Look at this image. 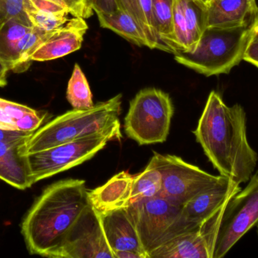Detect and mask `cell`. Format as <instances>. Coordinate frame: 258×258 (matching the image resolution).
<instances>
[{
	"label": "cell",
	"instance_id": "1",
	"mask_svg": "<svg viewBox=\"0 0 258 258\" xmlns=\"http://www.w3.org/2000/svg\"><path fill=\"white\" fill-rule=\"evenodd\" d=\"M246 121L242 106L230 107L218 92L212 91L194 131L220 175L239 185L249 181L258 161L248 142Z\"/></svg>",
	"mask_w": 258,
	"mask_h": 258
},
{
	"label": "cell",
	"instance_id": "2",
	"mask_svg": "<svg viewBox=\"0 0 258 258\" xmlns=\"http://www.w3.org/2000/svg\"><path fill=\"white\" fill-rule=\"evenodd\" d=\"M89 204L84 180H61L47 187L21 223V234L30 254L52 257Z\"/></svg>",
	"mask_w": 258,
	"mask_h": 258
},
{
	"label": "cell",
	"instance_id": "3",
	"mask_svg": "<svg viewBox=\"0 0 258 258\" xmlns=\"http://www.w3.org/2000/svg\"><path fill=\"white\" fill-rule=\"evenodd\" d=\"M122 94L95 105L87 110L66 112L33 133L27 141L24 154L52 148L86 136L109 133L122 139L119 115Z\"/></svg>",
	"mask_w": 258,
	"mask_h": 258
},
{
	"label": "cell",
	"instance_id": "4",
	"mask_svg": "<svg viewBox=\"0 0 258 258\" xmlns=\"http://www.w3.org/2000/svg\"><path fill=\"white\" fill-rule=\"evenodd\" d=\"M251 26L207 27L192 51L175 53L174 59L206 77L229 74L243 60L251 39Z\"/></svg>",
	"mask_w": 258,
	"mask_h": 258
},
{
	"label": "cell",
	"instance_id": "5",
	"mask_svg": "<svg viewBox=\"0 0 258 258\" xmlns=\"http://www.w3.org/2000/svg\"><path fill=\"white\" fill-rule=\"evenodd\" d=\"M173 115L174 106L168 93L146 88L131 101L125 118V133L140 145L162 143L169 133Z\"/></svg>",
	"mask_w": 258,
	"mask_h": 258
},
{
	"label": "cell",
	"instance_id": "6",
	"mask_svg": "<svg viewBox=\"0 0 258 258\" xmlns=\"http://www.w3.org/2000/svg\"><path fill=\"white\" fill-rule=\"evenodd\" d=\"M113 140L119 139L115 135L98 133L24 154L30 186L84 163Z\"/></svg>",
	"mask_w": 258,
	"mask_h": 258
},
{
	"label": "cell",
	"instance_id": "7",
	"mask_svg": "<svg viewBox=\"0 0 258 258\" xmlns=\"http://www.w3.org/2000/svg\"><path fill=\"white\" fill-rule=\"evenodd\" d=\"M258 223V173L226 204L213 258L224 257Z\"/></svg>",
	"mask_w": 258,
	"mask_h": 258
},
{
	"label": "cell",
	"instance_id": "8",
	"mask_svg": "<svg viewBox=\"0 0 258 258\" xmlns=\"http://www.w3.org/2000/svg\"><path fill=\"white\" fill-rule=\"evenodd\" d=\"M156 154L162 173V189L159 195L180 205L226 179L221 175L209 174L177 156L157 152Z\"/></svg>",
	"mask_w": 258,
	"mask_h": 258
},
{
	"label": "cell",
	"instance_id": "9",
	"mask_svg": "<svg viewBox=\"0 0 258 258\" xmlns=\"http://www.w3.org/2000/svg\"><path fill=\"white\" fill-rule=\"evenodd\" d=\"M181 208L162 195L132 201L127 206L129 216L149 257L175 222Z\"/></svg>",
	"mask_w": 258,
	"mask_h": 258
},
{
	"label": "cell",
	"instance_id": "10",
	"mask_svg": "<svg viewBox=\"0 0 258 258\" xmlns=\"http://www.w3.org/2000/svg\"><path fill=\"white\" fill-rule=\"evenodd\" d=\"M54 258H114L101 224V215L91 204L71 227Z\"/></svg>",
	"mask_w": 258,
	"mask_h": 258
},
{
	"label": "cell",
	"instance_id": "11",
	"mask_svg": "<svg viewBox=\"0 0 258 258\" xmlns=\"http://www.w3.org/2000/svg\"><path fill=\"white\" fill-rule=\"evenodd\" d=\"M239 186L226 178L216 186L196 195L182 206L180 215L165 233L160 245L177 235L200 228L205 221L242 189Z\"/></svg>",
	"mask_w": 258,
	"mask_h": 258
},
{
	"label": "cell",
	"instance_id": "12",
	"mask_svg": "<svg viewBox=\"0 0 258 258\" xmlns=\"http://www.w3.org/2000/svg\"><path fill=\"white\" fill-rule=\"evenodd\" d=\"M207 6L204 0H174V31L180 51L196 48L207 28Z\"/></svg>",
	"mask_w": 258,
	"mask_h": 258
},
{
	"label": "cell",
	"instance_id": "13",
	"mask_svg": "<svg viewBox=\"0 0 258 258\" xmlns=\"http://www.w3.org/2000/svg\"><path fill=\"white\" fill-rule=\"evenodd\" d=\"M85 19L74 17L56 29L32 56L33 62H46L68 56L80 49L87 31Z\"/></svg>",
	"mask_w": 258,
	"mask_h": 258
},
{
	"label": "cell",
	"instance_id": "14",
	"mask_svg": "<svg viewBox=\"0 0 258 258\" xmlns=\"http://www.w3.org/2000/svg\"><path fill=\"white\" fill-rule=\"evenodd\" d=\"M101 218L103 230L113 255L122 251H137L150 258L126 208L101 215Z\"/></svg>",
	"mask_w": 258,
	"mask_h": 258
},
{
	"label": "cell",
	"instance_id": "15",
	"mask_svg": "<svg viewBox=\"0 0 258 258\" xmlns=\"http://www.w3.org/2000/svg\"><path fill=\"white\" fill-rule=\"evenodd\" d=\"M208 27L235 28L252 24L257 16L256 0H209Z\"/></svg>",
	"mask_w": 258,
	"mask_h": 258
},
{
	"label": "cell",
	"instance_id": "16",
	"mask_svg": "<svg viewBox=\"0 0 258 258\" xmlns=\"http://www.w3.org/2000/svg\"><path fill=\"white\" fill-rule=\"evenodd\" d=\"M134 177L122 171L105 184L89 192L91 205L100 215L126 208L132 200Z\"/></svg>",
	"mask_w": 258,
	"mask_h": 258
},
{
	"label": "cell",
	"instance_id": "17",
	"mask_svg": "<svg viewBox=\"0 0 258 258\" xmlns=\"http://www.w3.org/2000/svg\"><path fill=\"white\" fill-rule=\"evenodd\" d=\"M150 258H212L200 228L177 235L150 253Z\"/></svg>",
	"mask_w": 258,
	"mask_h": 258
},
{
	"label": "cell",
	"instance_id": "18",
	"mask_svg": "<svg viewBox=\"0 0 258 258\" xmlns=\"http://www.w3.org/2000/svg\"><path fill=\"white\" fill-rule=\"evenodd\" d=\"M24 9L32 25L45 31L64 25L71 14L63 0H24Z\"/></svg>",
	"mask_w": 258,
	"mask_h": 258
},
{
	"label": "cell",
	"instance_id": "19",
	"mask_svg": "<svg viewBox=\"0 0 258 258\" xmlns=\"http://www.w3.org/2000/svg\"><path fill=\"white\" fill-rule=\"evenodd\" d=\"M25 143H0V180L16 189L31 187L23 148Z\"/></svg>",
	"mask_w": 258,
	"mask_h": 258
},
{
	"label": "cell",
	"instance_id": "20",
	"mask_svg": "<svg viewBox=\"0 0 258 258\" xmlns=\"http://www.w3.org/2000/svg\"><path fill=\"white\" fill-rule=\"evenodd\" d=\"M174 0H153V18L155 31L162 51L179 53L174 31Z\"/></svg>",
	"mask_w": 258,
	"mask_h": 258
},
{
	"label": "cell",
	"instance_id": "21",
	"mask_svg": "<svg viewBox=\"0 0 258 258\" xmlns=\"http://www.w3.org/2000/svg\"><path fill=\"white\" fill-rule=\"evenodd\" d=\"M100 25L109 29L125 39L138 45L150 48V43L143 30L125 11L118 9L110 13H97Z\"/></svg>",
	"mask_w": 258,
	"mask_h": 258
},
{
	"label": "cell",
	"instance_id": "22",
	"mask_svg": "<svg viewBox=\"0 0 258 258\" xmlns=\"http://www.w3.org/2000/svg\"><path fill=\"white\" fill-rule=\"evenodd\" d=\"M29 19L14 18L0 29V59L9 71H13L16 63L17 49L21 39L32 28Z\"/></svg>",
	"mask_w": 258,
	"mask_h": 258
},
{
	"label": "cell",
	"instance_id": "23",
	"mask_svg": "<svg viewBox=\"0 0 258 258\" xmlns=\"http://www.w3.org/2000/svg\"><path fill=\"white\" fill-rule=\"evenodd\" d=\"M162 189V170L157 154L156 152H153V156L145 170L134 177L131 202L157 196Z\"/></svg>",
	"mask_w": 258,
	"mask_h": 258
},
{
	"label": "cell",
	"instance_id": "24",
	"mask_svg": "<svg viewBox=\"0 0 258 258\" xmlns=\"http://www.w3.org/2000/svg\"><path fill=\"white\" fill-rule=\"evenodd\" d=\"M54 30L45 31L33 26L18 44L16 63L12 71L23 73L27 71L33 62L31 58L35 51L52 34Z\"/></svg>",
	"mask_w": 258,
	"mask_h": 258
},
{
	"label": "cell",
	"instance_id": "25",
	"mask_svg": "<svg viewBox=\"0 0 258 258\" xmlns=\"http://www.w3.org/2000/svg\"><path fill=\"white\" fill-rule=\"evenodd\" d=\"M67 98L77 110H87L95 106L89 82L78 64L74 65L72 76L68 82Z\"/></svg>",
	"mask_w": 258,
	"mask_h": 258
},
{
	"label": "cell",
	"instance_id": "26",
	"mask_svg": "<svg viewBox=\"0 0 258 258\" xmlns=\"http://www.w3.org/2000/svg\"><path fill=\"white\" fill-rule=\"evenodd\" d=\"M34 109L0 98V128L21 131L23 118Z\"/></svg>",
	"mask_w": 258,
	"mask_h": 258
},
{
	"label": "cell",
	"instance_id": "27",
	"mask_svg": "<svg viewBox=\"0 0 258 258\" xmlns=\"http://www.w3.org/2000/svg\"><path fill=\"white\" fill-rule=\"evenodd\" d=\"M116 3H117L119 9L125 11L127 14H128L141 27L150 43V48L151 49H153V48L159 49V45L155 40L153 36H152L151 32L147 25L145 17L141 10L139 0H116Z\"/></svg>",
	"mask_w": 258,
	"mask_h": 258
},
{
	"label": "cell",
	"instance_id": "28",
	"mask_svg": "<svg viewBox=\"0 0 258 258\" xmlns=\"http://www.w3.org/2000/svg\"><path fill=\"white\" fill-rule=\"evenodd\" d=\"M14 18L28 19L24 9V0H0V29Z\"/></svg>",
	"mask_w": 258,
	"mask_h": 258
},
{
	"label": "cell",
	"instance_id": "29",
	"mask_svg": "<svg viewBox=\"0 0 258 258\" xmlns=\"http://www.w3.org/2000/svg\"><path fill=\"white\" fill-rule=\"evenodd\" d=\"M251 39L248 42L243 60L258 68V12L251 26Z\"/></svg>",
	"mask_w": 258,
	"mask_h": 258
},
{
	"label": "cell",
	"instance_id": "30",
	"mask_svg": "<svg viewBox=\"0 0 258 258\" xmlns=\"http://www.w3.org/2000/svg\"><path fill=\"white\" fill-rule=\"evenodd\" d=\"M34 132H24L16 130L0 128V143H26Z\"/></svg>",
	"mask_w": 258,
	"mask_h": 258
},
{
	"label": "cell",
	"instance_id": "31",
	"mask_svg": "<svg viewBox=\"0 0 258 258\" xmlns=\"http://www.w3.org/2000/svg\"><path fill=\"white\" fill-rule=\"evenodd\" d=\"M68 5L71 15L74 17L86 19L93 15L94 11L89 7L87 0H63Z\"/></svg>",
	"mask_w": 258,
	"mask_h": 258
},
{
	"label": "cell",
	"instance_id": "32",
	"mask_svg": "<svg viewBox=\"0 0 258 258\" xmlns=\"http://www.w3.org/2000/svg\"><path fill=\"white\" fill-rule=\"evenodd\" d=\"M89 7L95 13H110L119 9L116 0H87Z\"/></svg>",
	"mask_w": 258,
	"mask_h": 258
},
{
	"label": "cell",
	"instance_id": "33",
	"mask_svg": "<svg viewBox=\"0 0 258 258\" xmlns=\"http://www.w3.org/2000/svg\"><path fill=\"white\" fill-rule=\"evenodd\" d=\"M140 5H141V10L145 17L146 21L149 29L151 32L152 36L154 38L155 40L159 45V50H162L160 44L158 40L157 36H156V31H155L154 24H153V0H139Z\"/></svg>",
	"mask_w": 258,
	"mask_h": 258
},
{
	"label": "cell",
	"instance_id": "34",
	"mask_svg": "<svg viewBox=\"0 0 258 258\" xmlns=\"http://www.w3.org/2000/svg\"><path fill=\"white\" fill-rule=\"evenodd\" d=\"M9 68L6 66V64L0 59V87H4L7 85V73Z\"/></svg>",
	"mask_w": 258,
	"mask_h": 258
},
{
	"label": "cell",
	"instance_id": "35",
	"mask_svg": "<svg viewBox=\"0 0 258 258\" xmlns=\"http://www.w3.org/2000/svg\"><path fill=\"white\" fill-rule=\"evenodd\" d=\"M114 258H146L144 254L137 251H122L116 253Z\"/></svg>",
	"mask_w": 258,
	"mask_h": 258
},
{
	"label": "cell",
	"instance_id": "36",
	"mask_svg": "<svg viewBox=\"0 0 258 258\" xmlns=\"http://www.w3.org/2000/svg\"><path fill=\"white\" fill-rule=\"evenodd\" d=\"M257 236H258V223L257 224Z\"/></svg>",
	"mask_w": 258,
	"mask_h": 258
},
{
	"label": "cell",
	"instance_id": "37",
	"mask_svg": "<svg viewBox=\"0 0 258 258\" xmlns=\"http://www.w3.org/2000/svg\"><path fill=\"white\" fill-rule=\"evenodd\" d=\"M204 1L206 3V2L209 1V0H204Z\"/></svg>",
	"mask_w": 258,
	"mask_h": 258
}]
</instances>
